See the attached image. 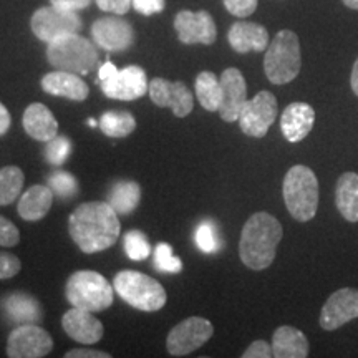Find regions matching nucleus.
Wrapping results in <instances>:
<instances>
[{"instance_id": "f257e3e1", "label": "nucleus", "mask_w": 358, "mask_h": 358, "mask_svg": "<svg viewBox=\"0 0 358 358\" xmlns=\"http://www.w3.org/2000/svg\"><path fill=\"white\" fill-rule=\"evenodd\" d=\"M120 231L118 213L103 201L80 204L69 219L70 237L85 254L110 249L118 241Z\"/></svg>"}, {"instance_id": "f03ea898", "label": "nucleus", "mask_w": 358, "mask_h": 358, "mask_svg": "<svg viewBox=\"0 0 358 358\" xmlns=\"http://www.w3.org/2000/svg\"><path fill=\"white\" fill-rule=\"evenodd\" d=\"M282 224L268 213H256L245 221L239 241V257L250 271H264L274 262L282 241Z\"/></svg>"}, {"instance_id": "7ed1b4c3", "label": "nucleus", "mask_w": 358, "mask_h": 358, "mask_svg": "<svg viewBox=\"0 0 358 358\" xmlns=\"http://www.w3.org/2000/svg\"><path fill=\"white\" fill-rule=\"evenodd\" d=\"M282 196L287 211L295 221L308 222L319 209V179L308 166L295 164L282 182Z\"/></svg>"}, {"instance_id": "20e7f679", "label": "nucleus", "mask_w": 358, "mask_h": 358, "mask_svg": "<svg viewBox=\"0 0 358 358\" xmlns=\"http://www.w3.org/2000/svg\"><path fill=\"white\" fill-rule=\"evenodd\" d=\"M302 69L301 42L292 30H280L268 43L264 57V71L271 83L287 85L299 77Z\"/></svg>"}, {"instance_id": "39448f33", "label": "nucleus", "mask_w": 358, "mask_h": 358, "mask_svg": "<svg viewBox=\"0 0 358 358\" xmlns=\"http://www.w3.org/2000/svg\"><path fill=\"white\" fill-rule=\"evenodd\" d=\"M47 60L57 70L88 75L98 64V50L88 38L70 34L48 43Z\"/></svg>"}, {"instance_id": "423d86ee", "label": "nucleus", "mask_w": 358, "mask_h": 358, "mask_svg": "<svg viewBox=\"0 0 358 358\" xmlns=\"http://www.w3.org/2000/svg\"><path fill=\"white\" fill-rule=\"evenodd\" d=\"M115 287L95 271H77L69 277L65 297L71 307L88 312H101L113 303Z\"/></svg>"}, {"instance_id": "0eeeda50", "label": "nucleus", "mask_w": 358, "mask_h": 358, "mask_svg": "<svg viewBox=\"0 0 358 358\" xmlns=\"http://www.w3.org/2000/svg\"><path fill=\"white\" fill-rule=\"evenodd\" d=\"M115 292L128 306L141 312H156L166 303V290L153 277L138 271H122L115 275Z\"/></svg>"}, {"instance_id": "6e6552de", "label": "nucleus", "mask_w": 358, "mask_h": 358, "mask_svg": "<svg viewBox=\"0 0 358 358\" xmlns=\"http://www.w3.org/2000/svg\"><path fill=\"white\" fill-rule=\"evenodd\" d=\"M30 27H32L35 37L45 43H50L65 35L78 34L82 30L83 22L77 12L50 6L38 8L34 13Z\"/></svg>"}, {"instance_id": "1a4fd4ad", "label": "nucleus", "mask_w": 358, "mask_h": 358, "mask_svg": "<svg viewBox=\"0 0 358 358\" xmlns=\"http://www.w3.org/2000/svg\"><path fill=\"white\" fill-rule=\"evenodd\" d=\"M277 113H279V105L274 93L262 90L252 100L245 101L237 122L244 134L250 138H264L274 124Z\"/></svg>"}, {"instance_id": "9d476101", "label": "nucleus", "mask_w": 358, "mask_h": 358, "mask_svg": "<svg viewBox=\"0 0 358 358\" xmlns=\"http://www.w3.org/2000/svg\"><path fill=\"white\" fill-rule=\"evenodd\" d=\"M214 327L209 320L203 317H189L178 324L171 332L168 334L166 348L169 355L173 357H186L198 350L209 342L213 337Z\"/></svg>"}, {"instance_id": "9b49d317", "label": "nucleus", "mask_w": 358, "mask_h": 358, "mask_svg": "<svg viewBox=\"0 0 358 358\" xmlns=\"http://www.w3.org/2000/svg\"><path fill=\"white\" fill-rule=\"evenodd\" d=\"M53 350V338L37 324L15 327L7 340V357L42 358Z\"/></svg>"}, {"instance_id": "f8f14e48", "label": "nucleus", "mask_w": 358, "mask_h": 358, "mask_svg": "<svg viewBox=\"0 0 358 358\" xmlns=\"http://www.w3.org/2000/svg\"><path fill=\"white\" fill-rule=\"evenodd\" d=\"M355 319H358V290L343 287L327 299L320 310L319 324L324 330L332 332Z\"/></svg>"}, {"instance_id": "ddd939ff", "label": "nucleus", "mask_w": 358, "mask_h": 358, "mask_svg": "<svg viewBox=\"0 0 358 358\" xmlns=\"http://www.w3.org/2000/svg\"><path fill=\"white\" fill-rule=\"evenodd\" d=\"M150 98L156 106L171 108L174 116L186 118L194 108V96L192 92L182 82H169L164 78H155L150 83Z\"/></svg>"}, {"instance_id": "4468645a", "label": "nucleus", "mask_w": 358, "mask_h": 358, "mask_svg": "<svg viewBox=\"0 0 358 358\" xmlns=\"http://www.w3.org/2000/svg\"><path fill=\"white\" fill-rule=\"evenodd\" d=\"M100 85L105 96L122 101L138 100V98L145 96L148 88H150L146 80V71L136 65L118 70L113 77L103 80Z\"/></svg>"}, {"instance_id": "2eb2a0df", "label": "nucleus", "mask_w": 358, "mask_h": 358, "mask_svg": "<svg viewBox=\"0 0 358 358\" xmlns=\"http://www.w3.org/2000/svg\"><path fill=\"white\" fill-rule=\"evenodd\" d=\"M178 38L185 45H213L217 38V29L211 13L206 10H181L174 19Z\"/></svg>"}, {"instance_id": "dca6fc26", "label": "nucleus", "mask_w": 358, "mask_h": 358, "mask_svg": "<svg viewBox=\"0 0 358 358\" xmlns=\"http://www.w3.org/2000/svg\"><path fill=\"white\" fill-rule=\"evenodd\" d=\"M222 98L217 113L226 123H234L239 120L245 101H248V83L244 75L237 69H226L222 71L221 78Z\"/></svg>"}, {"instance_id": "f3484780", "label": "nucleus", "mask_w": 358, "mask_h": 358, "mask_svg": "<svg viewBox=\"0 0 358 358\" xmlns=\"http://www.w3.org/2000/svg\"><path fill=\"white\" fill-rule=\"evenodd\" d=\"M92 37L103 50L123 52L133 45L134 30L131 24L120 17H105L92 25Z\"/></svg>"}, {"instance_id": "a211bd4d", "label": "nucleus", "mask_w": 358, "mask_h": 358, "mask_svg": "<svg viewBox=\"0 0 358 358\" xmlns=\"http://www.w3.org/2000/svg\"><path fill=\"white\" fill-rule=\"evenodd\" d=\"M62 327L70 338L85 345H93L103 337V324L93 315V312L73 307L62 317Z\"/></svg>"}, {"instance_id": "6ab92c4d", "label": "nucleus", "mask_w": 358, "mask_h": 358, "mask_svg": "<svg viewBox=\"0 0 358 358\" xmlns=\"http://www.w3.org/2000/svg\"><path fill=\"white\" fill-rule=\"evenodd\" d=\"M315 124V110L308 103L294 101L280 116V131L289 143H299L308 136Z\"/></svg>"}, {"instance_id": "aec40b11", "label": "nucleus", "mask_w": 358, "mask_h": 358, "mask_svg": "<svg viewBox=\"0 0 358 358\" xmlns=\"http://www.w3.org/2000/svg\"><path fill=\"white\" fill-rule=\"evenodd\" d=\"M42 90L53 96L69 98L71 101H85L90 95L88 85L77 73L57 70L42 78Z\"/></svg>"}, {"instance_id": "412c9836", "label": "nucleus", "mask_w": 358, "mask_h": 358, "mask_svg": "<svg viewBox=\"0 0 358 358\" xmlns=\"http://www.w3.org/2000/svg\"><path fill=\"white\" fill-rule=\"evenodd\" d=\"M227 40L237 53L264 52L268 47V32L261 24L241 20L231 27Z\"/></svg>"}, {"instance_id": "4be33fe9", "label": "nucleus", "mask_w": 358, "mask_h": 358, "mask_svg": "<svg viewBox=\"0 0 358 358\" xmlns=\"http://www.w3.org/2000/svg\"><path fill=\"white\" fill-rule=\"evenodd\" d=\"M25 133L37 141H50L57 136L58 123L55 116L43 103H32L27 106L22 118Z\"/></svg>"}, {"instance_id": "5701e85b", "label": "nucleus", "mask_w": 358, "mask_h": 358, "mask_svg": "<svg viewBox=\"0 0 358 358\" xmlns=\"http://www.w3.org/2000/svg\"><path fill=\"white\" fill-rule=\"evenodd\" d=\"M271 345L275 358H306L310 350L306 334L292 325L279 327L272 335Z\"/></svg>"}, {"instance_id": "b1692460", "label": "nucleus", "mask_w": 358, "mask_h": 358, "mask_svg": "<svg viewBox=\"0 0 358 358\" xmlns=\"http://www.w3.org/2000/svg\"><path fill=\"white\" fill-rule=\"evenodd\" d=\"M2 307L7 319L17 325L38 324L43 317L37 299L24 292L8 294L7 297H3Z\"/></svg>"}, {"instance_id": "393cba45", "label": "nucleus", "mask_w": 358, "mask_h": 358, "mask_svg": "<svg viewBox=\"0 0 358 358\" xmlns=\"http://www.w3.org/2000/svg\"><path fill=\"white\" fill-rule=\"evenodd\" d=\"M53 196L55 194L48 186L35 185L29 187L22 194L19 206H17V213L24 221L37 222L47 216L48 211L52 209Z\"/></svg>"}, {"instance_id": "a878e982", "label": "nucleus", "mask_w": 358, "mask_h": 358, "mask_svg": "<svg viewBox=\"0 0 358 358\" xmlns=\"http://www.w3.org/2000/svg\"><path fill=\"white\" fill-rule=\"evenodd\" d=\"M335 206L348 222H358V174L343 173L335 186Z\"/></svg>"}, {"instance_id": "bb28decb", "label": "nucleus", "mask_w": 358, "mask_h": 358, "mask_svg": "<svg viewBox=\"0 0 358 358\" xmlns=\"http://www.w3.org/2000/svg\"><path fill=\"white\" fill-rule=\"evenodd\" d=\"M141 201V186L136 181H118L108 192V204L122 216H128Z\"/></svg>"}, {"instance_id": "cd10ccee", "label": "nucleus", "mask_w": 358, "mask_h": 358, "mask_svg": "<svg viewBox=\"0 0 358 358\" xmlns=\"http://www.w3.org/2000/svg\"><path fill=\"white\" fill-rule=\"evenodd\" d=\"M196 96L204 110L208 111H217L219 105H221L222 90L221 82L213 71H201L196 78Z\"/></svg>"}, {"instance_id": "c85d7f7f", "label": "nucleus", "mask_w": 358, "mask_h": 358, "mask_svg": "<svg viewBox=\"0 0 358 358\" xmlns=\"http://www.w3.org/2000/svg\"><path fill=\"white\" fill-rule=\"evenodd\" d=\"M100 128L110 138H127L136 128V120L129 111H106L100 118Z\"/></svg>"}, {"instance_id": "c756f323", "label": "nucleus", "mask_w": 358, "mask_h": 358, "mask_svg": "<svg viewBox=\"0 0 358 358\" xmlns=\"http://www.w3.org/2000/svg\"><path fill=\"white\" fill-rule=\"evenodd\" d=\"M25 176L19 166L0 169V206H8L20 196Z\"/></svg>"}, {"instance_id": "7c9ffc66", "label": "nucleus", "mask_w": 358, "mask_h": 358, "mask_svg": "<svg viewBox=\"0 0 358 358\" xmlns=\"http://www.w3.org/2000/svg\"><path fill=\"white\" fill-rule=\"evenodd\" d=\"M48 187L53 191V194L60 199H71L78 192V181L73 174L66 171H55L48 176Z\"/></svg>"}, {"instance_id": "2f4dec72", "label": "nucleus", "mask_w": 358, "mask_h": 358, "mask_svg": "<svg viewBox=\"0 0 358 358\" xmlns=\"http://www.w3.org/2000/svg\"><path fill=\"white\" fill-rule=\"evenodd\" d=\"M123 245L124 252L131 261H145L151 254V245L141 231L127 232L123 237Z\"/></svg>"}, {"instance_id": "473e14b6", "label": "nucleus", "mask_w": 358, "mask_h": 358, "mask_svg": "<svg viewBox=\"0 0 358 358\" xmlns=\"http://www.w3.org/2000/svg\"><path fill=\"white\" fill-rule=\"evenodd\" d=\"M153 266L159 272H169V274H178L182 271L181 259L173 256V248L166 243H159L155 249Z\"/></svg>"}, {"instance_id": "72a5a7b5", "label": "nucleus", "mask_w": 358, "mask_h": 358, "mask_svg": "<svg viewBox=\"0 0 358 358\" xmlns=\"http://www.w3.org/2000/svg\"><path fill=\"white\" fill-rule=\"evenodd\" d=\"M194 239H196V244H198V248L206 254L216 252V250L221 248V243H219V237H217V231L211 221L201 222L199 226L196 227Z\"/></svg>"}, {"instance_id": "f704fd0d", "label": "nucleus", "mask_w": 358, "mask_h": 358, "mask_svg": "<svg viewBox=\"0 0 358 358\" xmlns=\"http://www.w3.org/2000/svg\"><path fill=\"white\" fill-rule=\"evenodd\" d=\"M71 151V143L66 136H55L53 140L47 141L45 148V159L52 164V166H62L69 158Z\"/></svg>"}, {"instance_id": "c9c22d12", "label": "nucleus", "mask_w": 358, "mask_h": 358, "mask_svg": "<svg viewBox=\"0 0 358 358\" xmlns=\"http://www.w3.org/2000/svg\"><path fill=\"white\" fill-rule=\"evenodd\" d=\"M20 241V231L12 221L7 217L0 216V245L2 248H13L19 244Z\"/></svg>"}, {"instance_id": "e433bc0d", "label": "nucleus", "mask_w": 358, "mask_h": 358, "mask_svg": "<svg viewBox=\"0 0 358 358\" xmlns=\"http://www.w3.org/2000/svg\"><path fill=\"white\" fill-rule=\"evenodd\" d=\"M222 2L227 12L234 17H239V19H244V17L252 15L256 12L259 0H222Z\"/></svg>"}, {"instance_id": "4c0bfd02", "label": "nucleus", "mask_w": 358, "mask_h": 358, "mask_svg": "<svg viewBox=\"0 0 358 358\" xmlns=\"http://www.w3.org/2000/svg\"><path fill=\"white\" fill-rule=\"evenodd\" d=\"M22 262L15 254L0 252V280L12 279L20 272Z\"/></svg>"}, {"instance_id": "58836bf2", "label": "nucleus", "mask_w": 358, "mask_h": 358, "mask_svg": "<svg viewBox=\"0 0 358 358\" xmlns=\"http://www.w3.org/2000/svg\"><path fill=\"white\" fill-rule=\"evenodd\" d=\"M131 6L134 7V10L136 12L150 17V15H155V13L163 12L166 2H164V0H131Z\"/></svg>"}, {"instance_id": "ea45409f", "label": "nucleus", "mask_w": 358, "mask_h": 358, "mask_svg": "<svg viewBox=\"0 0 358 358\" xmlns=\"http://www.w3.org/2000/svg\"><path fill=\"white\" fill-rule=\"evenodd\" d=\"M274 357L272 345L266 340H256L248 347V350L243 353V358H271Z\"/></svg>"}, {"instance_id": "a19ab883", "label": "nucleus", "mask_w": 358, "mask_h": 358, "mask_svg": "<svg viewBox=\"0 0 358 358\" xmlns=\"http://www.w3.org/2000/svg\"><path fill=\"white\" fill-rule=\"evenodd\" d=\"M96 6L103 12L115 13V15H124L131 7V0H96Z\"/></svg>"}, {"instance_id": "79ce46f5", "label": "nucleus", "mask_w": 358, "mask_h": 358, "mask_svg": "<svg viewBox=\"0 0 358 358\" xmlns=\"http://www.w3.org/2000/svg\"><path fill=\"white\" fill-rule=\"evenodd\" d=\"M52 6H55L58 8H65V10H83V8L90 7L92 0H50Z\"/></svg>"}, {"instance_id": "37998d69", "label": "nucleus", "mask_w": 358, "mask_h": 358, "mask_svg": "<svg viewBox=\"0 0 358 358\" xmlns=\"http://www.w3.org/2000/svg\"><path fill=\"white\" fill-rule=\"evenodd\" d=\"M66 358H110L111 355L101 350H90V348H75L65 353Z\"/></svg>"}, {"instance_id": "c03bdc74", "label": "nucleus", "mask_w": 358, "mask_h": 358, "mask_svg": "<svg viewBox=\"0 0 358 358\" xmlns=\"http://www.w3.org/2000/svg\"><path fill=\"white\" fill-rule=\"evenodd\" d=\"M10 124H12L10 113H8V110L2 105V103H0V136H3V134L10 129Z\"/></svg>"}, {"instance_id": "a18cd8bd", "label": "nucleus", "mask_w": 358, "mask_h": 358, "mask_svg": "<svg viewBox=\"0 0 358 358\" xmlns=\"http://www.w3.org/2000/svg\"><path fill=\"white\" fill-rule=\"evenodd\" d=\"M116 71H118V69H116L111 62H106V64L101 65L100 70H98V82H103V80L113 77Z\"/></svg>"}, {"instance_id": "49530a36", "label": "nucleus", "mask_w": 358, "mask_h": 358, "mask_svg": "<svg viewBox=\"0 0 358 358\" xmlns=\"http://www.w3.org/2000/svg\"><path fill=\"white\" fill-rule=\"evenodd\" d=\"M350 85H352V92L358 96V58L355 60V64H353L352 75H350Z\"/></svg>"}, {"instance_id": "de8ad7c7", "label": "nucleus", "mask_w": 358, "mask_h": 358, "mask_svg": "<svg viewBox=\"0 0 358 358\" xmlns=\"http://www.w3.org/2000/svg\"><path fill=\"white\" fill-rule=\"evenodd\" d=\"M343 3H345V6L348 7V8H353V10H358V0H342Z\"/></svg>"}, {"instance_id": "09e8293b", "label": "nucleus", "mask_w": 358, "mask_h": 358, "mask_svg": "<svg viewBox=\"0 0 358 358\" xmlns=\"http://www.w3.org/2000/svg\"><path fill=\"white\" fill-rule=\"evenodd\" d=\"M88 124H90V127H96V122H95V120H90Z\"/></svg>"}]
</instances>
